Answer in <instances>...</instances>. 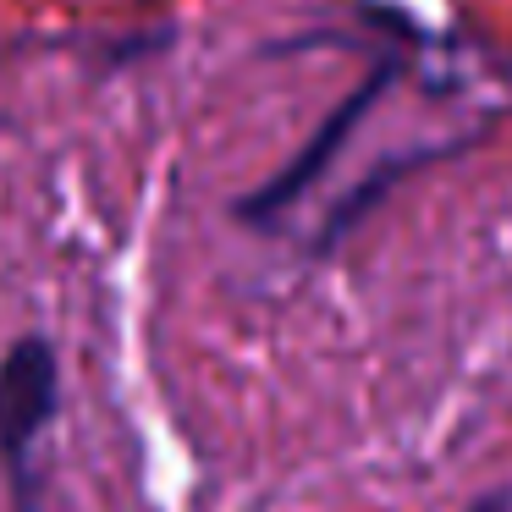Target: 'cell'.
<instances>
[{"mask_svg":"<svg viewBox=\"0 0 512 512\" xmlns=\"http://www.w3.org/2000/svg\"><path fill=\"white\" fill-rule=\"evenodd\" d=\"M56 386L61 364L45 336H23L0 358V468L12 479L17 512H34V479H28V452L56 419Z\"/></svg>","mask_w":512,"mask_h":512,"instance_id":"cell-1","label":"cell"}]
</instances>
